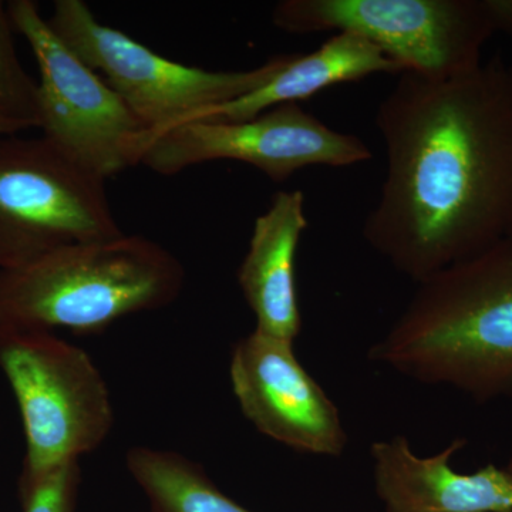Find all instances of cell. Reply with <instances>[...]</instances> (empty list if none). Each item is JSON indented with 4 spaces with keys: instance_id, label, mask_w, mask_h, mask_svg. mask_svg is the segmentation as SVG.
Listing matches in <instances>:
<instances>
[{
    "instance_id": "obj_1",
    "label": "cell",
    "mask_w": 512,
    "mask_h": 512,
    "mask_svg": "<svg viewBox=\"0 0 512 512\" xmlns=\"http://www.w3.org/2000/svg\"><path fill=\"white\" fill-rule=\"evenodd\" d=\"M386 150L370 248L420 284L512 237V64L483 59L453 76H397L379 104Z\"/></svg>"
},
{
    "instance_id": "obj_2",
    "label": "cell",
    "mask_w": 512,
    "mask_h": 512,
    "mask_svg": "<svg viewBox=\"0 0 512 512\" xmlns=\"http://www.w3.org/2000/svg\"><path fill=\"white\" fill-rule=\"evenodd\" d=\"M417 285L372 362L478 403L512 399V237Z\"/></svg>"
},
{
    "instance_id": "obj_3",
    "label": "cell",
    "mask_w": 512,
    "mask_h": 512,
    "mask_svg": "<svg viewBox=\"0 0 512 512\" xmlns=\"http://www.w3.org/2000/svg\"><path fill=\"white\" fill-rule=\"evenodd\" d=\"M184 285L180 259L153 239L79 242L0 271V326L97 335L127 316L167 308Z\"/></svg>"
},
{
    "instance_id": "obj_4",
    "label": "cell",
    "mask_w": 512,
    "mask_h": 512,
    "mask_svg": "<svg viewBox=\"0 0 512 512\" xmlns=\"http://www.w3.org/2000/svg\"><path fill=\"white\" fill-rule=\"evenodd\" d=\"M0 372L22 420L26 453L18 488L103 446L116 414L89 353L47 330L0 326Z\"/></svg>"
},
{
    "instance_id": "obj_5",
    "label": "cell",
    "mask_w": 512,
    "mask_h": 512,
    "mask_svg": "<svg viewBox=\"0 0 512 512\" xmlns=\"http://www.w3.org/2000/svg\"><path fill=\"white\" fill-rule=\"evenodd\" d=\"M50 28L90 69L101 73L147 131L187 123L195 114L265 86L291 55L245 72H210L173 62L119 29L103 25L83 0H56Z\"/></svg>"
},
{
    "instance_id": "obj_6",
    "label": "cell",
    "mask_w": 512,
    "mask_h": 512,
    "mask_svg": "<svg viewBox=\"0 0 512 512\" xmlns=\"http://www.w3.org/2000/svg\"><path fill=\"white\" fill-rule=\"evenodd\" d=\"M272 22L293 35L355 33L404 72L429 77L476 66L498 33L490 0H282Z\"/></svg>"
},
{
    "instance_id": "obj_7",
    "label": "cell",
    "mask_w": 512,
    "mask_h": 512,
    "mask_svg": "<svg viewBox=\"0 0 512 512\" xmlns=\"http://www.w3.org/2000/svg\"><path fill=\"white\" fill-rule=\"evenodd\" d=\"M123 234L106 181L45 137H0V271Z\"/></svg>"
},
{
    "instance_id": "obj_8",
    "label": "cell",
    "mask_w": 512,
    "mask_h": 512,
    "mask_svg": "<svg viewBox=\"0 0 512 512\" xmlns=\"http://www.w3.org/2000/svg\"><path fill=\"white\" fill-rule=\"evenodd\" d=\"M15 32L28 43L40 80L43 137L84 170L103 178L136 167V140L147 131L136 114L50 28L33 0L8 2Z\"/></svg>"
},
{
    "instance_id": "obj_9",
    "label": "cell",
    "mask_w": 512,
    "mask_h": 512,
    "mask_svg": "<svg viewBox=\"0 0 512 512\" xmlns=\"http://www.w3.org/2000/svg\"><path fill=\"white\" fill-rule=\"evenodd\" d=\"M136 164L171 177L210 161L252 165L275 183L312 165L352 167L373 157L362 138L326 126L299 104L242 121H191L136 140Z\"/></svg>"
},
{
    "instance_id": "obj_10",
    "label": "cell",
    "mask_w": 512,
    "mask_h": 512,
    "mask_svg": "<svg viewBox=\"0 0 512 512\" xmlns=\"http://www.w3.org/2000/svg\"><path fill=\"white\" fill-rule=\"evenodd\" d=\"M293 346L255 329L235 343L229 379L239 409L259 433L292 450L342 456L348 434L338 407Z\"/></svg>"
},
{
    "instance_id": "obj_11",
    "label": "cell",
    "mask_w": 512,
    "mask_h": 512,
    "mask_svg": "<svg viewBox=\"0 0 512 512\" xmlns=\"http://www.w3.org/2000/svg\"><path fill=\"white\" fill-rule=\"evenodd\" d=\"M466 446V439H454L436 456L419 457L404 436L375 441L373 480L384 512H512V476L505 468L453 470L451 458Z\"/></svg>"
},
{
    "instance_id": "obj_12",
    "label": "cell",
    "mask_w": 512,
    "mask_h": 512,
    "mask_svg": "<svg viewBox=\"0 0 512 512\" xmlns=\"http://www.w3.org/2000/svg\"><path fill=\"white\" fill-rule=\"evenodd\" d=\"M308 228L302 191H278L255 220L238 269V285L254 312L258 332L295 343L302 329L296 254Z\"/></svg>"
},
{
    "instance_id": "obj_13",
    "label": "cell",
    "mask_w": 512,
    "mask_h": 512,
    "mask_svg": "<svg viewBox=\"0 0 512 512\" xmlns=\"http://www.w3.org/2000/svg\"><path fill=\"white\" fill-rule=\"evenodd\" d=\"M404 70L379 47L355 33H335L315 52L292 53L284 69L265 86L220 106L195 114L191 121H242L265 111L298 104L316 93L340 83L356 82L377 73L396 74ZM185 124V123H184Z\"/></svg>"
},
{
    "instance_id": "obj_14",
    "label": "cell",
    "mask_w": 512,
    "mask_h": 512,
    "mask_svg": "<svg viewBox=\"0 0 512 512\" xmlns=\"http://www.w3.org/2000/svg\"><path fill=\"white\" fill-rule=\"evenodd\" d=\"M126 468L146 495L150 512H255L225 494L201 464L177 451L131 447Z\"/></svg>"
},
{
    "instance_id": "obj_15",
    "label": "cell",
    "mask_w": 512,
    "mask_h": 512,
    "mask_svg": "<svg viewBox=\"0 0 512 512\" xmlns=\"http://www.w3.org/2000/svg\"><path fill=\"white\" fill-rule=\"evenodd\" d=\"M13 33L8 3L0 0V111L29 128H39L37 83L20 62Z\"/></svg>"
},
{
    "instance_id": "obj_16",
    "label": "cell",
    "mask_w": 512,
    "mask_h": 512,
    "mask_svg": "<svg viewBox=\"0 0 512 512\" xmlns=\"http://www.w3.org/2000/svg\"><path fill=\"white\" fill-rule=\"evenodd\" d=\"M82 467L70 463L28 487L18 488L22 512H76Z\"/></svg>"
},
{
    "instance_id": "obj_17",
    "label": "cell",
    "mask_w": 512,
    "mask_h": 512,
    "mask_svg": "<svg viewBox=\"0 0 512 512\" xmlns=\"http://www.w3.org/2000/svg\"><path fill=\"white\" fill-rule=\"evenodd\" d=\"M498 33L503 32L512 36V0H491Z\"/></svg>"
},
{
    "instance_id": "obj_18",
    "label": "cell",
    "mask_w": 512,
    "mask_h": 512,
    "mask_svg": "<svg viewBox=\"0 0 512 512\" xmlns=\"http://www.w3.org/2000/svg\"><path fill=\"white\" fill-rule=\"evenodd\" d=\"M25 130H29L26 124L20 123V121L12 119L8 114L0 111V137L15 136V134Z\"/></svg>"
},
{
    "instance_id": "obj_19",
    "label": "cell",
    "mask_w": 512,
    "mask_h": 512,
    "mask_svg": "<svg viewBox=\"0 0 512 512\" xmlns=\"http://www.w3.org/2000/svg\"><path fill=\"white\" fill-rule=\"evenodd\" d=\"M505 470H507L508 473H510L512 476V450H511V456H510V458H508V464H507V467H505Z\"/></svg>"
}]
</instances>
